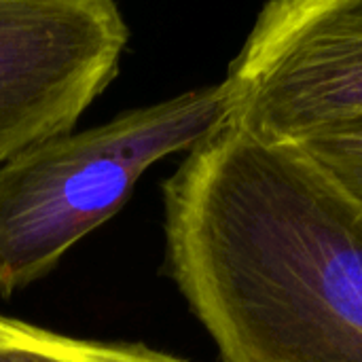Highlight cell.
I'll list each match as a JSON object with an SVG mask.
<instances>
[{
  "label": "cell",
  "instance_id": "cell-4",
  "mask_svg": "<svg viewBox=\"0 0 362 362\" xmlns=\"http://www.w3.org/2000/svg\"><path fill=\"white\" fill-rule=\"evenodd\" d=\"M127 40L110 0H0V163L70 134L119 74Z\"/></svg>",
  "mask_w": 362,
  "mask_h": 362
},
{
  "label": "cell",
  "instance_id": "cell-1",
  "mask_svg": "<svg viewBox=\"0 0 362 362\" xmlns=\"http://www.w3.org/2000/svg\"><path fill=\"white\" fill-rule=\"evenodd\" d=\"M165 269L221 362H362V206L231 123L163 182Z\"/></svg>",
  "mask_w": 362,
  "mask_h": 362
},
{
  "label": "cell",
  "instance_id": "cell-2",
  "mask_svg": "<svg viewBox=\"0 0 362 362\" xmlns=\"http://www.w3.org/2000/svg\"><path fill=\"white\" fill-rule=\"evenodd\" d=\"M231 112L229 89L218 83L45 140L0 163V297L51 274L123 208L153 163L189 153Z\"/></svg>",
  "mask_w": 362,
  "mask_h": 362
},
{
  "label": "cell",
  "instance_id": "cell-3",
  "mask_svg": "<svg viewBox=\"0 0 362 362\" xmlns=\"http://www.w3.org/2000/svg\"><path fill=\"white\" fill-rule=\"evenodd\" d=\"M223 83L229 123L263 142L362 121V0L265 4Z\"/></svg>",
  "mask_w": 362,
  "mask_h": 362
},
{
  "label": "cell",
  "instance_id": "cell-5",
  "mask_svg": "<svg viewBox=\"0 0 362 362\" xmlns=\"http://www.w3.org/2000/svg\"><path fill=\"white\" fill-rule=\"evenodd\" d=\"M0 362H185L142 344L66 337L0 316Z\"/></svg>",
  "mask_w": 362,
  "mask_h": 362
},
{
  "label": "cell",
  "instance_id": "cell-6",
  "mask_svg": "<svg viewBox=\"0 0 362 362\" xmlns=\"http://www.w3.org/2000/svg\"><path fill=\"white\" fill-rule=\"evenodd\" d=\"M297 146L362 206V121L327 129Z\"/></svg>",
  "mask_w": 362,
  "mask_h": 362
}]
</instances>
